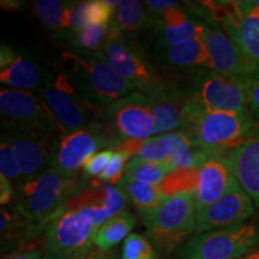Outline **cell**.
<instances>
[{
  "label": "cell",
  "mask_w": 259,
  "mask_h": 259,
  "mask_svg": "<svg viewBox=\"0 0 259 259\" xmlns=\"http://www.w3.org/2000/svg\"><path fill=\"white\" fill-rule=\"evenodd\" d=\"M57 65L84 99L97 109L136 92L115 72L102 52L64 51Z\"/></svg>",
  "instance_id": "obj_1"
},
{
  "label": "cell",
  "mask_w": 259,
  "mask_h": 259,
  "mask_svg": "<svg viewBox=\"0 0 259 259\" xmlns=\"http://www.w3.org/2000/svg\"><path fill=\"white\" fill-rule=\"evenodd\" d=\"M73 190V176L51 167L16 191L15 209L35 233L45 231Z\"/></svg>",
  "instance_id": "obj_2"
},
{
  "label": "cell",
  "mask_w": 259,
  "mask_h": 259,
  "mask_svg": "<svg viewBox=\"0 0 259 259\" xmlns=\"http://www.w3.org/2000/svg\"><path fill=\"white\" fill-rule=\"evenodd\" d=\"M253 121L246 112H208L187 106L183 132L190 142L211 157L232 150L247 139Z\"/></svg>",
  "instance_id": "obj_3"
},
{
  "label": "cell",
  "mask_w": 259,
  "mask_h": 259,
  "mask_svg": "<svg viewBox=\"0 0 259 259\" xmlns=\"http://www.w3.org/2000/svg\"><path fill=\"white\" fill-rule=\"evenodd\" d=\"M150 242L162 253H170L196 233L197 210L192 191L168 196L158 208L139 213Z\"/></svg>",
  "instance_id": "obj_4"
},
{
  "label": "cell",
  "mask_w": 259,
  "mask_h": 259,
  "mask_svg": "<svg viewBox=\"0 0 259 259\" xmlns=\"http://www.w3.org/2000/svg\"><path fill=\"white\" fill-rule=\"evenodd\" d=\"M96 122L112 144L147 141L155 136V121L150 100L134 92L97 111Z\"/></svg>",
  "instance_id": "obj_5"
},
{
  "label": "cell",
  "mask_w": 259,
  "mask_h": 259,
  "mask_svg": "<svg viewBox=\"0 0 259 259\" xmlns=\"http://www.w3.org/2000/svg\"><path fill=\"white\" fill-rule=\"evenodd\" d=\"M0 114L3 130H17L60 139L65 135L53 113L37 93L2 89Z\"/></svg>",
  "instance_id": "obj_6"
},
{
  "label": "cell",
  "mask_w": 259,
  "mask_h": 259,
  "mask_svg": "<svg viewBox=\"0 0 259 259\" xmlns=\"http://www.w3.org/2000/svg\"><path fill=\"white\" fill-rule=\"evenodd\" d=\"M37 94L50 107L65 135L95 122L94 116L97 114V108L84 99L58 65L50 70L46 82Z\"/></svg>",
  "instance_id": "obj_7"
},
{
  "label": "cell",
  "mask_w": 259,
  "mask_h": 259,
  "mask_svg": "<svg viewBox=\"0 0 259 259\" xmlns=\"http://www.w3.org/2000/svg\"><path fill=\"white\" fill-rule=\"evenodd\" d=\"M259 244V227L254 223L227 227L196 234L180 252L181 259H236Z\"/></svg>",
  "instance_id": "obj_8"
},
{
  "label": "cell",
  "mask_w": 259,
  "mask_h": 259,
  "mask_svg": "<svg viewBox=\"0 0 259 259\" xmlns=\"http://www.w3.org/2000/svg\"><path fill=\"white\" fill-rule=\"evenodd\" d=\"M248 82L226 77L215 71L202 72L191 80L186 90L189 105L199 111L246 112Z\"/></svg>",
  "instance_id": "obj_9"
},
{
  "label": "cell",
  "mask_w": 259,
  "mask_h": 259,
  "mask_svg": "<svg viewBox=\"0 0 259 259\" xmlns=\"http://www.w3.org/2000/svg\"><path fill=\"white\" fill-rule=\"evenodd\" d=\"M100 227L88 213L65 203L44 231V246L51 254L82 255L92 251Z\"/></svg>",
  "instance_id": "obj_10"
},
{
  "label": "cell",
  "mask_w": 259,
  "mask_h": 259,
  "mask_svg": "<svg viewBox=\"0 0 259 259\" xmlns=\"http://www.w3.org/2000/svg\"><path fill=\"white\" fill-rule=\"evenodd\" d=\"M102 53L115 72L134 87L136 92L148 96L163 82L145 54L128 38L115 36L111 31Z\"/></svg>",
  "instance_id": "obj_11"
},
{
  "label": "cell",
  "mask_w": 259,
  "mask_h": 259,
  "mask_svg": "<svg viewBox=\"0 0 259 259\" xmlns=\"http://www.w3.org/2000/svg\"><path fill=\"white\" fill-rule=\"evenodd\" d=\"M111 141L95 121L88 127L64 135L57 142L52 168L73 176L99 149L111 145Z\"/></svg>",
  "instance_id": "obj_12"
},
{
  "label": "cell",
  "mask_w": 259,
  "mask_h": 259,
  "mask_svg": "<svg viewBox=\"0 0 259 259\" xmlns=\"http://www.w3.org/2000/svg\"><path fill=\"white\" fill-rule=\"evenodd\" d=\"M2 137L14 148L24 181L32 179L52 167L54 150L59 139L56 141L17 130H3Z\"/></svg>",
  "instance_id": "obj_13"
},
{
  "label": "cell",
  "mask_w": 259,
  "mask_h": 259,
  "mask_svg": "<svg viewBox=\"0 0 259 259\" xmlns=\"http://www.w3.org/2000/svg\"><path fill=\"white\" fill-rule=\"evenodd\" d=\"M253 212V200L236 183L221 199L200 212H197L194 234L241 225L251 218Z\"/></svg>",
  "instance_id": "obj_14"
},
{
  "label": "cell",
  "mask_w": 259,
  "mask_h": 259,
  "mask_svg": "<svg viewBox=\"0 0 259 259\" xmlns=\"http://www.w3.org/2000/svg\"><path fill=\"white\" fill-rule=\"evenodd\" d=\"M203 36L215 72L245 82L257 77L255 67L222 29L204 24Z\"/></svg>",
  "instance_id": "obj_15"
},
{
  "label": "cell",
  "mask_w": 259,
  "mask_h": 259,
  "mask_svg": "<svg viewBox=\"0 0 259 259\" xmlns=\"http://www.w3.org/2000/svg\"><path fill=\"white\" fill-rule=\"evenodd\" d=\"M66 203L85 211L97 226L101 227L108 220L126 210L127 198L114 186L93 183L84 189L74 187Z\"/></svg>",
  "instance_id": "obj_16"
},
{
  "label": "cell",
  "mask_w": 259,
  "mask_h": 259,
  "mask_svg": "<svg viewBox=\"0 0 259 259\" xmlns=\"http://www.w3.org/2000/svg\"><path fill=\"white\" fill-rule=\"evenodd\" d=\"M155 121V136L181 131L187 116L189 97L173 83L164 80L150 95Z\"/></svg>",
  "instance_id": "obj_17"
},
{
  "label": "cell",
  "mask_w": 259,
  "mask_h": 259,
  "mask_svg": "<svg viewBox=\"0 0 259 259\" xmlns=\"http://www.w3.org/2000/svg\"><path fill=\"white\" fill-rule=\"evenodd\" d=\"M238 183L223 157L209 158L197 171L193 190L197 212L221 199Z\"/></svg>",
  "instance_id": "obj_18"
},
{
  "label": "cell",
  "mask_w": 259,
  "mask_h": 259,
  "mask_svg": "<svg viewBox=\"0 0 259 259\" xmlns=\"http://www.w3.org/2000/svg\"><path fill=\"white\" fill-rule=\"evenodd\" d=\"M223 160L228 164L239 186L259 208V134L229 150Z\"/></svg>",
  "instance_id": "obj_19"
},
{
  "label": "cell",
  "mask_w": 259,
  "mask_h": 259,
  "mask_svg": "<svg viewBox=\"0 0 259 259\" xmlns=\"http://www.w3.org/2000/svg\"><path fill=\"white\" fill-rule=\"evenodd\" d=\"M220 23L223 31L240 48L259 74V17L245 15L236 2H226L225 15Z\"/></svg>",
  "instance_id": "obj_20"
},
{
  "label": "cell",
  "mask_w": 259,
  "mask_h": 259,
  "mask_svg": "<svg viewBox=\"0 0 259 259\" xmlns=\"http://www.w3.org/2000/svg\"><path fill=\"white\" fill-rule=\"evenodd\" d=\"M154 57L161 64L173 69H209L213 70L204 36L183 42L177 46L155 47Z\"/></svg>",
  "instance_id": "obj_21"
},
{
  "label": "cell",
  "mask_w": 259,
  "mask_h": 259,
  "mask_svg": "<svg viewBox=\"0 0 259 259\" xmlns=\"http://www.w3.org/2000/svg\"><path fill=\"white\" fill-rule=\"evenodd\" d=\"M50 70L44 69L36 61L18 54L11 65L0 70V80L5 85L16 90H36L38 93L44 87Z\"/></svg>",
  "instance_id": "obj_22"
},
{
  "label": "cell",
  "mask_w": 259,
  "mask_h": 259,
  "mask_svg": "<svg viewBox=\"0 0 259 259\" xmlns=\"http://www.w3.org/2000/svg\"><path fill=\"white\" fill-rule=\"evenodd\" d=\"M150 25L151 18L143 2L122 0L115 8L114 17L111 22V31L115 36L130 40Z\"/></svg>",
  "instance_id": "obj_23"
},
{
  "label": "cell",
  "mask_w": 259,
  "mask_h": 259,
  "mask_svg": "<svg viewBox=\"0 0 259 259\" xmlns=\"http://www.w3.org/2000/svg\"><path fill=\"white\" fill-rule=\"evenodd\" d=\"M166 137L169 148L168 163L174 171L198 170L209 158H211L209 154L191 143L183 132H171L167 134Z\"/></svg>",
  "instance_id": "obj_24"
},
{
  "label": "cell",
  "mask_w": 259,
  "mask_h": 259,
  "mask_svg": "<svg viewBox=\"0 0 259 259\" xmlns=\"http://www.w3.org/2000/svg\"><path fill=\"white\" fill-rule=\"evenodd\" d=\"M119 190L138 209L139 213L158 208L168 197L161 186L150 185L127 176H124L121 179Z\"/></svg>",
  "instance_id": "obj_25"
},
{
  "label": "cell",
  "mask_w": 259,
  "mask_h": 259,
  "mask_svg": "<svg viewBox=\"0 0 259 259\" xmlns=\"http://www.w3.org/2000/svg\"><path fill=\"white\" fill-rule=\"evenodd\" d=\"M135 225L134 216L127 210H124L100 227L94 238V245L100 251H109L131 234Z\"/></svg>",
  "instance_id": "obj_26"
},
{
  "label": "cell",
  "mask_w": 259,
  "mask_h": 259,
  "mask_svg": "<svg viewBox=\"0 0 259 259\" xmlns=\"http://www.w3.org/2000/svg\"><path fill=\"white\" fill-rule=\"evenodd\" d=\"M155 32L157 35L156 47H170L202 37L204 35V24H200L193 19H187L180 24L162 25L153 24Z\"/></svg>",
  "instance_id": "obj_27"
},
{
  "label": "cell",
  "mask_w": 259,
  "mask_h": 259,
  "mask_svg": "<svg viewBox=\"0 0 259 259\" xmlns=\"http://www.w3.org/2000/svg\"><path fill=\"white\" fill-rule=\"evenodd\" d=\"M70 2L60 0H40L32 4V11L40 23L47 30L63 34L66 30V16Z\"/></svg>",
  "instance_id": "obj_28"
},
{
  "label": "cell",
  "mask_w": 259,
  "mask_h": 259,
  "mask_svg": "<svg viewBox=\"0 0 259 259\" xmlns=\"http://www.w3.org/2000/svg\"><path fill=\"white\" fill-rule=\"evenodd\" d=\"M171 173L176 171L168 162H150L143 161L138 157H132L126 167L125 176L150 185L160 186Z\"/></svg>",
  "instance_id": "obj_29"
},
{
  "label": "cell",
  "mask_w": 259,
  "mask_h": 259,
  "mask_svg": "<svg viewBox=\"0 0 259 259\" xmlns=\"http://www.w3.org/2000/svg\"><path fill=\"white\" fill-rule=\"evenodd\" d=\"M111 36V23L88 25L82 30L72 32V46L74 50L99 52V48L105 47V45Z\"/></svg>",
  "instance_id": "obj_30"
},
{
  "label": "cell",
  "mask_w": 259,
  "mask_h": 259,
  "mask_svg": "<svg viewBox=\"0 0 259 259\" xmlns=\"http://www.w3.org/2000/svg\"><path fill=\"white\" fill-rule=\"evenodd\" d=\"M0 176L8 178L14 184L16 191L23 185L24 183L21 169H19L17 158H16L14 148L3 137L2 144H0Z\"/></svg>",
  "instance_id": "obj_31"
},
{
  "label": "cell",
  "mask_w": 259,
  "mask_h": 259,
  "mask_svg": "<svg viewBox=\"0 0 259 259\" xmlns=\"http://www.w3.org/2000/svg\"><path fill=\"white\" fill-rule=\"evenodd\" d=\"M121 259H157V254L147 238L131 233L122 244Z\"/></svg>",
  "instance_id": "obj_32"
},
{
  "label": "cell",
  "mask_w": 259,
  "mask_h": 259,
  "mask_svg": "<svg viewBox=\"0 0 259 259\" xmlns=\"http://www.w3.org/2000/svg\"><path fill=\"white\" fill-rule=\"evenodd\" d=\"M118 4L119 2H107V0L84 2V14H85L87 25L111 23Z\"/></svg>",
  "instance_id": "obj_33"
},
{
  "label": "cell",
  "mask_w": 259,
  "mask_h": 259,
  "mask_svg": "<svg viewBox=\"0 0 259 259\" xmlns=\"http://www.w3.org/2000/svg\"><path fill=\"white\" fill-rule=\"evenodd\" d=\"M130 157H132L131 155L122 150H116L114 151L111 162L107 166L105 171L99 177V179L105 183H108L109 185H119L122 178H124V171H126V162Z\"/></svg>",
  "instance_id": "obj_34"
},
{
  "label": "cell",
  "mask_w": 259,
  "mask_h": 259,
  "mask_svg": "<svg viewBox=\"0 0 259 259\" xmlns=\"http://www.w3.org/2000/svg\"><path fill=\"white\" fill-rule=\"evenodd\" d=\"M114 151L112 149H106L94 154L88 161L84 163L83 169L89 177H100L105 171L107 166L111 162Z\"/></svg>",
  "instance_id": "obj_35"
},
{
  "label": "cell",
  "mask_w": 259,
  "mask_h": 259,
  "mask_svg": "<svg viewBox=\"0 0 259 259\" xmlns=\"http://www.w3.org/2000/svg\"><path fill=\"white\" fill-rule=\"evenodd\" d=\"M248 107L251 114L259 121V78H252L248 82Z\"/></svg>",
  "instance_id": "obj_36"
},
{
  "label": "cell",
  "mask_w": 259,
  "mask_h": 259,
  "mask_svg": "<svg viewBox=\"0 0 259 259\" xmlns=\"http://www.w3.org/2000/svg\"><path fill=\"white\" fill-rule=\"evenodd\" d=\"M44 258V250L38 246H29L22 247L15 251L14 253L8 254L3 259H42Z\"/></svg>",
  "instance_id": "obj_37"
},
{
  "label": "cell",
  "mask_w": 259,
  "mask_h": 259,
  "mask_svg": "<svg viewBox=\"0 0 259 259\" xmlns=\"http://www.w3.org/2000/svg\"><path fill=\"white\" fill-rule=\"evenodd\" d=\"M16 196V189L14 184L8 178L0 176V203L4 206L11 202V199Z\"/></svg>",
  "instance_id": "obj_38"
},
{
  "label": "cell",
  "mask_w": 259,
  "mask_h": 259,
  "mask_svg": "<svg viewBox=\"0 0 259 259\" xmlns=\"http://www.w3.org/2000/svg\"><path fill=\"white\" fill-rule=\"evenodd\" d=\"M18 53H16L14 48H11L8 45H2L0 48V69H5L9 65H11L17 59Z\"/></svg>",
  "instance_id": "obj_39"
},
{
  "label": "cell",
  "mask_w": 259,
  "mask_h": 259,
  "mask_svg": "<svg viewBox=\"0 0 259 259\" xmlns=\"http://www.w3.org/2000/svg\"><path fill=\"white\" fill-rule=\"evenodd\" d=\"M236 5L245 15H253L259 17V0L257 2H236Z\"/></svg>",
  "instance_id": "obj_40"
},
{
  "label": "cell",
  "mask_w": 259,
  "mask_h": 259,
  "mask_svg": "<svg viewBox=\"0 0 259 259\" xmlns=\"http://www.w3.org/2000/svg\"><path fill=\"white\" fill-rule=\"evenodd\" d=\"M83 259H107L105 254L101 251H90L87 254H84Z\"/></svg>",
  "instance_id": "obj_41"
},
{
  "label": "cell",
  "mask_w": 259,
  "mask_h": 259,
  "mask_svg": "<svg viewBox=\"0 0 259 259\" xmlns=\"http://www.w3.org/2000/svg\"><path fill=\"white\" fill-rule=\"evenodd\" d=\"M83 257H84V254H82V255H66V254L48 253V259H83Z\"/></svg>",
  "instance_id": "obj_42"
},
{
  "label": "cell",
  "mask_w": 259,
  "mask_h": 259,
  "mask_svg": "<svg viewBox=\"0 0 259 259\" xmlns=\"http://www.w3.org/2000/svg\"><path fill=\"white\" fill-rule=\"evenodd\" d=\"M236 259H259V248H254V250H252L248 253L242 255V257H239Z\"/></svg>",
  "instance_id": "obj_43"
},
{
  "label": "cell",
  "mask_w": 259,
  "mask_h": 259,
  "mask_svg": "<svg viewBox=\"0 0 259 259\" xmlns=\"http://www.w3.org/2000/svg\"><path fill=\"white\" fill-rule=\"evenodd\" d=\"M42 259H48V255H45V257L42 258Z\"/></svg>",
  "instance_id": "obj_44"
},
{
  "label": "cell",
  "mask_w": 259,
  "mask_h": 259,
  "mask_svg": "<svg viewBox=\"0 0 259 259\" xmlns=\"http://www.w3.org/2000/svg\"><path fill=\"white\" fill-rule=\"evenodd\" d=\"M257 78H259V74H258V76H257Z\"/></svg>",
  "instance_id": "obj_45"
}]
</instances>
